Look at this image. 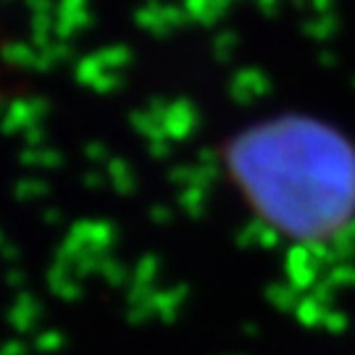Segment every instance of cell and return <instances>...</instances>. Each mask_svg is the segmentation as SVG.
<instances>
[{
    "label": "cell",
    "mask_w": 355,
    "mask_h": 355,
    "mask_svg": "<svg viewBox=\"0 0 355 355\" xmlns=\"http://www.w3.org/2000/svg\"><path fill=\"white\" fill-rule=\"evenodd\" d=\"M221 158L245 205L282 240L321 245L355 224V142L327 119H261L234 132Z\"/></svg>",
    "instance_id": "6da1fadb"
}]
</instances>
